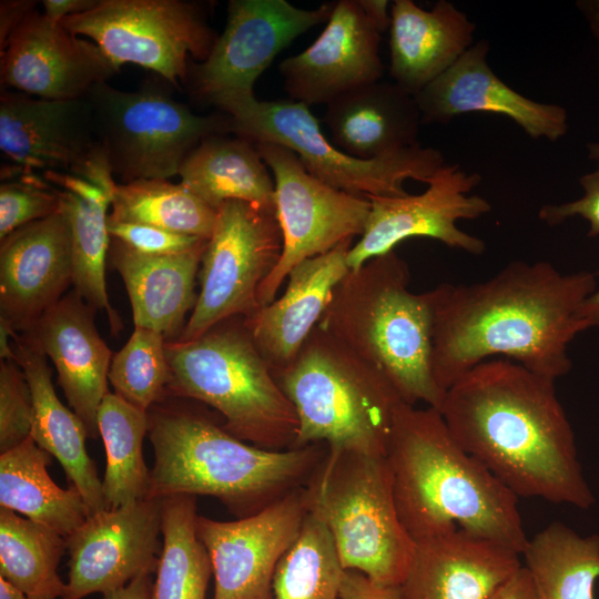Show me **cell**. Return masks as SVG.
<instances>
[{
  "mask_svg": "<svg viewBox=\"0 0 599 599\" xmlns=\"http://www.w3.org/2000/svg\"><path fill=\"white\" fill-rule=\"evenodd\" d=\"M597 290L589 271L562 274L551 263L514 261L493 277L435 287L432 369L444 392L495 357L557 379L571 369L570 342L586 331L580 304Z\"/></svg>",
  "mask_w": 599,
  "mask_h": 599,
  "instance_id": "cell-1",
  "label": "cell"
},
{
  "mask_svg": "<svg viewBox=\"0 0 599 599\" xmlns=\"http://www.w3.org/2000/svg\"><path fill=\"white\" fill-rule=\"evenodd\" d=\"M438 410L457 443L517 497L595 504L555 379L489 358L446 389Z\"/></svg>",
  "mask_w": 599,
  "mask_h": 599,
  "instance_id": "cell-2",
  "label": "cell"
},
{
  "mask_svg": "<svg viewBox=\"0 0 599 599\" xmlns=\"http://www.w3.org/2000/svg\"><path fill=\"white\" fill-rule=\"evenodd\" d=\"M399 519L413 540L455 529L522 556L518 497L454 438L440 412L400 403L386 449Z\"/></svg>",
  "mask_w": 599,
  "mask_h": 599,
  "instance_id": "cell-3",
  "label": "cell"
},
{
  "mask_svg": "<svg viewBox=\"0 0 599 599\" xmlns=\"http://www.w3.org/2000/svg\"><path fill=\"white\" fill-rule=\"evenodd\" d=\"M148 434L154 453L148 498L211 496L245 516L303 487L327 453L324 444L261 448L180 410L150 416Z\"/></svg>",
  "mask_w": 599,
  "mask_h": 599,
  "instance_id": "cell-4",
  "label": "cell"
},
{
  "mask_svg": "<svg viewBox=\"0 0 599 599\" xmlns=\"http://www.w3.org/2000/svg\"><path fill=\"white\" fill-rule=\"evenodd\" d=\"M408 264L395 251L349 270L318 327L379 369L404 403L439 409L445 392L432 369L435 288L409 291Z\"/></svg>",
  "mask_w": 599,
  "mask_h": 599,
  "instance_id": "cell-5",
  "label": "cell"
},
{
  "mask_svg": "<svg viewBox=\"0 0 599 599\" xmlns=\"http://www.w3.org/2000/svg\"><path fill=\"white\" fill-rule=\"evenodd\" d=\"M274 376L293 404L298 432L292 448L385 456L397 406L389 379L316 326L295 359Z\"/></svg>",
  "mask_w": 599,
  "mask_h": 599,
  "instance_id": "cell-6",
  "label": "cell"
},
{
  "mask_svg": "<svg viewBox=\"0 0 599 599\" xmlns=\"http://www.w3.org/2000/svg\"><path fill=\"white\" fill-rule=\"evenodd\" d=\"M169 387L224 418L223 428L254 446L293 447L298 420L293 404L256 347L243 317L224 321L192 341H166Z\"/></svg>",
  "mask_w": 599,
  "mask_h": 599,
  "instance_id": "cell-7",
  "label": "cell"
},
{
  "mask_svg": "<svg viewBox=\"0 0 599 599\" xmlns=\"http://www.w3.org/2000/svg\"><path fill=\"white\" fill-rule=\"evenodd\" d=\"M303 488L308 511L327 527L344 569L402 585L416 542L399 519L385 456L327 448Z\"/></svg>",
  "mask_w": 599,
  "mask_h": 599,
  "instance_id": "cell-8",
  "label": "cell"
},
{
  "mask_svg": "<svg viewBox=\"0 0 599 599\" xmlns=\"http://www.w3.org/2000/svg\"><path fill=\"white\" fill-rule=\"evenodd\" d=\"M215 106L229 115L231 133L253 143L286 146L313 176L354 195L405 196V180L427 183L446 163L438 150L420 145L372 160L351 156L327 140L306 104L293 100L261 101L251 95L223 99Z\"/></svg>",
  "mask_w": 599,
  "mask_h": 599,
  "instance_id": "cell-9",
  "label": "cell"
},
{
  "mask_svg": "<svg viewBox=\"0 0 599 599\" xmlns=\"http://www.w3.org/2000/svg\"><path fill=\"white\" fill-rule=\"evenodd\" d=\"M85 98L112 175L122 183L179 175L204 139L231 133L227 114H195L153 87L122 91L101 82Z\"/></svg>",
  "mask_w": 599,
  "mask_h": 599,
  "instance_id": "cell-10",
  "label": "cell"
},
{
  "mask_svg": "<svg viewBox=\"0 0 599 599\" xmlns=\"http://www.w3.org/2000/svg\"><path fill=\"white\" fill-rule=\"evenodd\" d=\"M61 23L93 41L118 69L134 63L174 87L187 81L189 55L204 61L219 37L202 3L184 0H99Z\"/></svg>",
  "mask_w": 599,
  "mask_h": 599,
  "instance_id": "cell-11",
  "label": "cell"
},
{
  "mask_svg": "<svg viewBox=\"0 0 599 599\" xmlns=\"http://www.w3.org/2000/svg\"><path fill=\"white\" fill-rule=\"evenodd\" d=\"M282 250L275 209L241 200L222 203L202 257L196 304L176 341H192L224 321L257 313V291Z\"/></svg>",
  "mask_w": 599,
  "mask_h": 599,
  "instance_id": "cell-12",
  "label": "cell"
},
{
  "mask_svg": "<svg viewBox=\"0 0 599 599\" xmlns=\"http://www.w3.org/2000/svg\"><path fill=\"white\" fill-rule=\"evenodd\" d=\"M254 144L274 176L276 217L283 235L281 257L257 291L263 307L275 300L296 265L362 235L370 201L319 181L286 146L273 142Z\"/></svg>",
  "mask_w": 599,
  "mask_h": 599,
  "instance_id": "cell-13",
  "label": "cell"
},
{
  "mask_svg": "<svg viewBox=\"0 0 599 599\" xmlns=\"http://www.w3.org/2000/svg\"><path fill=\"white\" fill-rule=\"evenodd\" d=\"M333 3L301 9L285 0H231L225 28L209 54L189 69L193 93L214 104L254 95V84L294 39L327 21ZM187 77V79H189Z\"/></svg>",
  "mask_w": 599,
  "mask_h": 599,
  "instance_id": "cell-14",
  "label": "cell"
},
{
  "mask_svg": "<svg viewBox=\"0 0 599 599\" xmlns=\"http://www.w3.org/2000/svg\"><path fill=\"white\" fill-rule=\"evenodd\" d=\"M0 149L28 170L72 174L105 187L116 185L85 97L50 100L2 90Z\"/></svg>",
  "mask_w": 599,
  "mask_h": 599,
  "instance_id": "cell-15",
  "label": "cell"
},
{
  "mask_svg": "<svg viewBox=\"0 0 599 599\" xmlns=\"http://www.w3.org/2000/svg\"><path fill=\"white\" fill-rule=\"evenodd\" d=\"M480 181L478 173L445 163L420 194L368 196L370 212L359 241L348 252L349 268L356 270L394 251L397 244L410 237H428L469 254H483L486 243L457 226L459 220H476L490 212L491 205L486 199L469 194Z\"/></svg>",
  "mask_w": 599,
  "mask_h": 599,
  "instance_id": "cell-16",
  "label": "cell"
},
{
  "mask_svg": "<svg viewBox=\"0 0 599 599\" xmlns=\"http://www.w3.org/2000/svg\"><path fill=\"white\" fill-rule=\"evenodd\" d=\"M307 512L300 487L237 520L197 516V535L212 564L213 599H274L276 567L297 538Z\"/></svg>",
  "mask_w": 599,
  "mask_h": 599,
  "instance_id": "cell-17",
  "label": "cell"
},
{
  "mask_svg": "<svg viewBox=\"0 0 599 599\" xmlns=\"http://www.w3.org/2000/svg\"><path fill=\"white\" fill-rule=\"evenodd\" d=\"M162 499L145 498L91 515L65 538L69 579L61 599L120 589L156 571Z\"/></svg>",
  "mask_w": 599,
  "mask_h": 599,
  "instance_id": "cell-18",
  "label": "cell"
},
{
  "mask_svg": "<svg viewBox=\"0 0 599 599\" xmlns=\"http://www.w3.org/2000/svg\"><path fill=\"white\" fill-rule=\"evenodd\" d=\"M0 53L2 85L50 100L84 98L119 70L93 41L35 10Z\"/></svg>",
  "mask_w": 599,
  "mask_h": 599,
  "instance_id": "cell-19",
  "label": "cell"
},
{
  "mask_svg": "<svg viewBox=\"0 0 599 599\" xmlns=\"http://www.w3.org/2000/svg\"><path fill=\"white\" fill-rule=\"evenodd\" d=\"M382 33L358 0H339L318 38L278 67L291 100L328 104L339 95L377 82L384 73Z\"/></svg>",
  "mask_w": 599,
  "mask_h": 599,
  "instance_id": "cell-20",
  "label": "cell"
},
{
  "mask_svg": "<svg viewBox=\"0 0 599 599\" xmlns=\"http://www.w3.org/2000/svg\"><path fill=\"white\" fill-rule=\"evenodd\" d=\"M71 284V230L61 210L1 241L0 317L16 332H28Z\"/></svg>",
  "mask_w": 599,
  "mask_h": 599,
  "instance_id": "cell-21",
  "label": "cell"
},
{
  "mask_svg": "<svg viewBox=\"0 0 599 599\" xmlns=\"http://www.w3.org/2000/svg\"><path fill=\"white\" fill-rule=\"evenodd\" d=\"M488 52L487 40L474 43L414 97L422 123H448L465 113L484 112L509 118L532 139L562 138L568 131L566 109L530 100L511 89L491 70Z\"/></svg>",
  "mask_w": 599,
  "mask_h": 599,
  "instance_id": "cell-22",
  "label": "cell"
},
{
  "mask_svg": "<svg viewBox=\"0 0 599 599\" xmlns=\"http://www.w3.org/2000/svg\"><path fill=\"white\" fill-rule=\"evenodd\" d=\"M94 311L73 290L22 336L52 361L69 405L82 420L88 436L95 438L98 410L109 393L113 356L97 329Z\"/></svg>",
  "mask_w": 599,
  "mask_h": 599,
  "instance_id": "cell-23",
  "label": "cell"
},
{
  "mask_svg": "<svg viewBox=\"0 0 599 599\" xmlns=\"http://www.w3.org/2000/svg\"><path fill=\"white\" fill-rule=\"evenodd\" d=\"M520 557L461 529L416 541L403 599H490L521 568Z\"/></svg>",
  "mask_w": 599,
  "mask_h": 599,
  "instance_id": "cell-24",
  "label": "cell"
},
{
  "mask_svg": "<svg viewBox=\"0 0 599 599\" xmlns=\"http://www.w3.org/2000/svg\"><path fill=\"white\" fill-rule=\"evenodd\" d=\"M349 238L332 251L305 260L288 274L283 295L261 307L245 325L273 373L288 366L318 325L335 287L349 272Z\"/></svg>",
  "mask_w": 599,
  "mask_h": 599,
  "instance_id": "cell-25",
  "label": "cell"
},
{
  "mask_svg": "<svg viewBox=\"0 0 599 599\" xmlns=\"http://www.w3.org/2000/svg\"><path fill=\"white\" fill-rule=\"evenodd\" d=\"M390 16L389 73L414 97L474 44L475 23L449 1L424 10L412 0H395Z\"/></svg>",
  "mask_w": 599,
  "mask_h": 599,
  "instance_id": "cell-26",
  "label": "cell"
},
{
  "mask_svg": "<svg viewBox=\"0 0 599 599\" xmlns=\"http://www.w3.org/2000/svg\"><path fill=\"white\" fill-rule=\"evenodd\" d=\"M206 244L203 240L186 252L148 255L111 237L110 257L124 282L135 326L179 338L196 304L195 278Z\"/></svg>",
  "mask_w": 599,
  "mask_h": 599,
  "instance_id": "cell-27",
  "label": "cell"
},
{
  "mask_svg": "<svg viewBox=\"0 0 599 599\" xmlns=\"http://www.w3.org/2000/svg\"><path fill=\"white\" fill-rule=\"evenodd\" d=\"M324 123L333 144L356 159L419 145V108L395 82L377 81L339 95L326 104Z\"/></svg>",
  "mask_w": 599,
  "mask_h": 599,
  "instance_id": "cell-28",
  "label": "cell"
},
{
  "mask_svg": "<svg viewBox=\"0 0 599 599\" xmlns=\"http://www.w3.org/2000/svg\"><path fill=\"white\" fill-rule=\"evenodd\" d=\"M14 343L16 361L26 374L33 399L30 437L58 459L90 516L106 510L102 480L85 447L88 433L82 420L58 398L47 356L24 336H16Z\"/></svg>",
  "mask_w": 599,
  "mask_h": 599,
  "instance_id": "cell-29",
  "label": "cell"
},
{
  "mask_svg": "<svg viewBox=\"0 0 599 599\" xmlns=\"http://www.w3.org/2000/svg\"><path fill=\"white\" fill-rule=\"evenodd\" d=\"M45 181L57 185L60 210L71 230L74 291L94 309L104 311L112 331L122 323L112 308L105 284V260L110 247L106 211L114 187H105L82 177L47 171Z\"/></svg>",
  "mask_w": 599,
  "mask_h": 599,
  "instance_id": "cell-30",
  "label": "cell"
},
{
  "mask_svg": "<svg viewBox=\"0 0 599 599\" xmlns=\"http://www.w3.org/2000/svg\"><path fill=\"white\" fill-rule=\"evenodd\" d=\"M267 167L253 142L216 134L185 158L179 175L181 184L215 210L229 200L275 209V184Z\"/></svg>",
  "mask_w": 599,
  "mask_h": 599,
  "instance_id": "cell-31",
  "label": "cell"
},
{
  "mask_svg": "<svg viewBox=\"0 0 599 599\" xmlns=\"http://www.w3.org/2000/svg\"><path fill=\"white\" fill-rule=\"evenodd\" d=\"M51 455L29 437L0 454V507L44 525L63 537L90 516L74 488L63 489L50 477Z\"/></svg>",
  "mask_w": 599,
  "mask_h": 599,
  "instance_id": "cell-32",
  "label": "cell"
},
{
  "mask_svg": "<svg viewBox=\"0 0 599 599\" xmlns=\"http://www.w3.org/2000/svg\"><path fill=\"white\" fill-rule=\"evenodd\" d=\"M522 557L536 599H595L599 535L582 537L555 521L529 539Z\"/></svg>",
  "mask_w": 599,
  "mask_h": 599,
  "instance_id": "cell-33",
  "label": "cell"
},
{
  "mask_svg": "<svg viewBox=\"0 0 599 599\" xmlns=\"http://www.w3.org/2000/svg\"><path fill=\"white\" fill-rule=\"evenodd\" d=\"M98 427L106 454L102 486L108 509L148 498L150 470L142 454L150 427L148 412L109 392L98 410Z\"/></svg>",
  "mask_w": 599,
  "mask_h": 599,
  "instance_id": "cell-34",
  "label": "cell"
},
{
  "mask_svg": "<svg viewBox=\"0 0 599 599\" xmlns=\"http://www.w3.org/2000/svg\"><path fill=\"white\" fill-rule=\"evenodd\" d=\"M195 497L162 499V548L151 599H205L213 575L205 546L197 535Z\"/></svg>",
  "mask_w": 599,
  "mask_h": 599,
  "instance_id": "cell-35",
  "label": "cell"
},
{
  "mask_svg": "<svg viewBox=\"0 0 599 599\" xmlns=\"http://www.w3.org/2000/svg\"><path fill=\"white\" fill-rule=\"evenodd\" d=\"M65 537L0 507V576L30 599H57L65 583L58 573Z\"/></svg>",
  "mask_w": 599,
  "mask_h": 599,
  "instance_id": "cell-36",
  "label": "cell"
},
{
  "mask_svg": "<svg viewBox=\"0 0 599 599\" xmlns=\"http://www.w3.org/2000/svg\"><path fill=\"white\" fill-rule=\"evenodd\" d=\"M110 219L161 227L209 240L217 210L210 206L183 184L163 179L116 183Z\"/></svg>",
  "mask_w": 599,
  "mask_h": 599,
  "instance_id": "cell-37",
  "label": "cell"
},
{
  "mask_svg": "<svg viewBox=\"0 0 599 599\" xmlns=\"http://www.w3.org/2000/svg\"><path fill=\"white\" fill-rule=\"evenodd\" d=\"M343 572L331 532L308 511L297 538L276 567L274 599H339Z\"/></svg>",
  "mask_w": 599,
  "mask_h": 599,
  "instance_id": "cell-38",
  "label": "cell"
},
{
  "mask_svg": "<svg viewBox=\"0 0 599 599\" xmlns=\"http://www.w3.org/2000/svg\"><path fill=\"white\" fill-rule=\"evenodd\" d=\"M163 334L135 326L126 344L113 355L109 382L114 393L148 412L169 387L171 370Z\"/></svg>",
  "mask_w": 599,
  "mask_h": 599,
  "instance_id": "cell-39",
  "label": "cell"
},
{
  "mask_svg": "<svg viewBox=\"0 0 599 599\" xmlns=\"http://www.w3.org/2000/svg\"><path fill=\"white\" fill-rule=\"evenodd\" d=\"M60 210L57 189L35 171L17 164L2 166L0 185V241L17 229Z\"/></svg>",
  "mask_w": 599,
  "mask_h": 599,
  "instance_id": "cell-40",
  "label": "cell"
},
{
  "mask_svg": "<svg viewBox=\"0 0 599 599\" xmlns=\"http://www.w3.org/2000/svg\"><path fill=\"white\" fill-rule=\"evenodd\" d=\"M33 419V399L24 372L17 361L0 362V454L28 439Z\"/></svg>",
  "mask_w": 599,
  "mask_h": 599,
  "instance_id": "cell-41",
  "label": "cell"
},
{
  "mask_svg": "<svg viewBox=\"0 0 599 599\" xmlns=\"http://www.w3.org/2000/svg\"><path fill=\"white\" fill-rule=\"evenodd\" d=\"M110 237L142 254L172 255L186 252L204 238L133 222L106 219Z\"/></svg>",
  "mask_w": 599,
  "mask_h": 599,
  "instance_id": "cell-42",
  "label": "cell"
},
{
  "mask_svg": "<svg viewBox=\"0 0 599 599\" xmlns=\"http://www.w3.org/2000/svg\"><path fill=\"white\" fill-rule=\"evenodd\" d=\"M583 195L564 204L544 205L538 213L541 221L550 226L557 225L572 216H581L589 222V237L599 235V165L579 180Z\"/></svg>",
  "mask_w": 599,
  "mask_h": 599,
  "instance_id": "cell-43",
  "label": "cell"
},
{
  "mask_svg": "<svg viewBox=\"0 0 599 599\" xmlns=\"http://www.w3.org/2000/svg\"><path fill=\"white\" fill-rule=\"evenodd\" d=\"M339 599H403L399 586L380 585L355 569H344Z\"/></svg>",
  "mask_w": 599,
  "mask_h": 599,
  "instance_id": "cell-44",
  "label": "cell"
},
{
  "mask_svg": "<svg viewBox=\"0 0 599 599\" xmlns=\"http://www.w3.org/2000/svg\"><path fill=\"white\" fill-rule=\"evenodd\" d=\"M35 1L2 0L0 2V52L4 50L10 37L34 11Z\"/></svg>",
  "mask_w": 599,
  "mask_h": 599,
  "instance_id": "cell-45",
  "label": "cell"
},
{
  "mask_svg": "<svg viewBox=\"0 0 599 599\" xmlns=\"http://www.w3.org/2000/svg\"><path fill=\"white\" fill-rule=\"evenodd\" d=\"M490 599H536L534 585L526 567L522 565Z\"/></svg>",
  "mask_w": 599,
  "mask_h": 599,
  "instance_id": "cell-46",
  "label": "cell"
},
{
  "mask_svg": "<svg viewBox=\"0 0 599 599\" xmlns=\"http://www.w3.org/2000/svg\"><path fill=\"white\" fill-rule=\"evenodd\" d=\"M99 0H44V14L53 21L87 12L98 4Z\"/></svg>",
  "mask_w": 599,
  "mask_h": 599,
  "instance_id": "cell-47",
  "label": "cell"
},
{
  "mask_svg": "<svg viewBox=\"0 0 599 599\" xmlns=\"http://www.w3.org/2000/svg\"><path fill=\"white\" fill-rule=\"evenodd\" d=\"M152 586L151 575L143 573L126 586L104 593L102 599H151Z\"/></svg>",
  "mask_w": 599,
  "mask_h": 599,
  "instance_id": "cell-48",
  "label": "cell"
},
{
  "mask_svg": "<svg viewBox=\"0 0 599 599\" xmlns=\"http://www.w3.org/2000/svg\"><path fill=\"white\" fill-rule=\"evenodd\" d=\"M361 7L380 33L389 30L392 16L387 0H358Z\"/></svg>",
  "mask_w": 599,
  "mask_h": 599,
  "instance_id": "cell-49",
  "label": "cell"
},
{
  "mask_svg": "<svg viewBox=\"0 0 599 599\" xmlns=\"http://www.w3.org/2000/svg\"><path fill=\"white\" fill-rule=\"evenodd\" d=\"M577 316L586 329L599 327V288L585 298L578 308Z\"/></svg>",
  "mask_w": 599,
  "mask_h": 599,
  "instance_id": "cell-50",
  "label": "cell"
},
{
  "mask_svg": "<svg viewBox=\"0 0 599 599\" xmlns=\"http://www.w3.org/2000/svg\"><path fill=\"white\" fill-rule=\"evenodd\" d=\"M576 6L583 13L592 35L599 41V0H582Z\"/></svg>",
  "mask_w": 599,
  "mask_h": 599,
  "instance_id": "cell-51",
  "label": "cell"
},
{
  "mask_svg": "<svg viewBox=\"0 0 599 599\" xmlns=\"http://www.w3.org/2000/svg\"><path fill=\"white\" fill-rule=\"evenodd\" d=\"M16 331L3 318L0 317V357L1 361L12 359L16 361V354L13 345L10 344L9 338L14 337Z\"/></svg>",
  "mask_w": 599,
  "mask_h": 599,
  "instance_id": "cell-52",
  "label": "cell"
},
{
  "mask_svg": "<svg viewBox=\"0 0 599 599\" xmlns=\"http://www.w3.org/2000/svg\"><path fill=\"white\" fill-rule=\"evenodd\" d=\"M0 599H30L22 590L0 576Z\"/></svg>",
  "mask_w": 599,
  "mask_h": 599,
  "instance_id": "cell-53",
  "label": "cell"
},
{
  "mask_svg": "<svg viewBox=\"0 0 599 599\" xmlns=\"http://www.w3.org/2000/svg\"><path fill=\"white\" fill-rule=\"evenodd\" d=\"M588 158L595 160L599 165V141L589 143L588 146Z\"/></svg>",
  "mask_w": 599,
  "mask_h": 599,
  "instance_id": "cell-54",
  "label": "cell"
}]
</instances>
